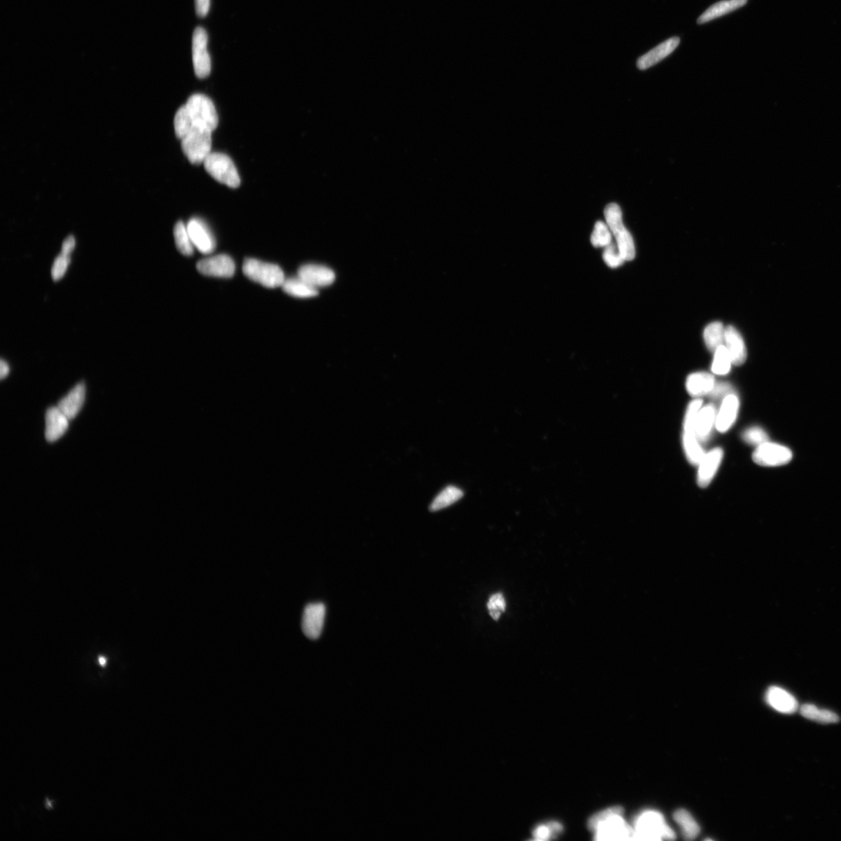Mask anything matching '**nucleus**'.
I'll use <instances>...</instances> for the list:
<instances>
[{"instance_id":"obj_41","label":"nucleus","mask_w":841,"mask_h":841,"mask_svg":"<svg viewBox=\"0 0 841 841\" xmlns=\"http://www.w3.org/2000/svg\"><path fill=\"white\" fill-rule=\"evenodd\" d=\"M196 12L199 17H205L211 8V0H195Z\"/></svg>"},{"instance_id":"obj_26","label":"nucleus","mask_w":841,"mask_h":841,"mask_svg":"<svg viewBox=\"0 0 841 841\" xmlns=\"http://www.w3.org/2000/svg\"><path fill=\"white\" fill-rule=\"evenodd\" d=\"M675 822L681 826L683 837L687 840L695 839L699 833V825L692 815L686 809H678L674 813Z\"/></svg>"},{"instance_id":"obj_3","label":"nucleus","mask_w":841,"mask_h":841,"mask_svg":"<svg viewBox=\"0 0 841 841\" xmlns=\"http://www.w3.org/2000/svg\"><path fill=\"white\" fill-rule=\"evenodd\" d=\"M606 224L615 236L617 247L625 261H633L636 249L633 237L625 229L623 222L621 208L616 204H610L605 209Z\"/></svg>"},{"instance_id":"obj_31","label":"nucleus","mask_w":841,"mask_h":841,"mask_svg":"<svg viewBox=\"0 0 841 841\" xmlns=\"http://www.w3.org/2000/svg\"><path fill=\"white\" fill-rule=\"evenodd\" d=\"M174 236L178 249L184 256H192L194 253L193 243L187 226L182 222L177 223L174 229Z\"/></svg>"},{"instance_id":"obj_21","label":"nucleus","mask_w":841,"mask_h":841,"mask_svg":"<svg viewBox=\"0 0 841 841\" xmlns=\"http://www.w3.org/2000/svg\"><path fill=\"white\" fill-rule=\"evenodd\" d=\"M716 408L713 404L699 410L695 423V434L699 442L705 443L709 440L716 424Z\"/></svg>"},{"instance_id":"obj_15","label":"nucleus","mask_w":841,"mask_h":841,"mask_svg":"<svg viewBox=\"0 0 841 841\" xmlns=\"http://www.w3.org/2000/svg\"><path fill=\"white\" fill-rule=\"evenodd\" d=\"M766 698L771 707L782 714H794L799 708L795 697L781 687H771L767 690Z\"/></svg>"},{"instance_id":"obj_22","label":"nucleus","mask_w":841,"mask_h":841,"mask_svg":"<svg viewBox=\"0 0 841 841\" xmlns=\"http://www.w3.org/2000/svg\"><path fill=\"white\" fill-rule=\"evenodd\" d=\"M715 385L713 376L708 372L692 373L686 379V389L694 397L710 395Z\"/></svg>"},{"instance_id":"obj_29","label":"nucleus","mask_w":841,"mask_h":841,"mask_svg":"<svg viewBox=\"0 0 841 841\" xmlns=\"http://www.w3.org/2000/svg\"><path fill=\"white\" fill-rule=\"evenodd\" d=\"M463 495L464 493L462 489L455 486H448L435 497L432 502L431 509L432 511H438L440 509L453 504V503L462 499Z\"/></svg>"},{"instance_id":"obj_42","label":"nucleus","mask_w":841,"mask_h":841,"mask_svg":"<svg viewBox=\"0 0 841 841\" xmlns=\"http://www.w3.org/2000/svg\"><path fill=\"white\" fill-rule=\"evenodd\" d=\"M76 245L75 238L73 236L67 237L62 245V252L61 253L70 255L73 250L75 249Z\"/></svg>"},{"instance_id":"obj_14","label":"nucleus","mask_w":841,"mask_h":841,"mask_svg":"<svg viewBox=\"0 0 841 841\" xmlns=\"http://www.w3.org/2000/svg\"><path fill=\"white\" fill-rule=\"evenodd\" d=\"M723 454L724 453L721 448H715V449L705 454L701 463L699 464L697 483L699 487H708L712 480H713L721 464Z\"/></svg>"},{"instance_id":"obj_20","label":"nucleus","mask_w":841,"mask_h":841,"mask_svg":"<svg viewBox=\"0 0 841 841\" xmlns=\"http://www.w3.org/2000/svg\"><path fill=\"white\" fill-rule=\"evenodd\" d=\"M85 400V385L77 384L58 404V408L69 419H75L82 410Z\"/></svg>"},{"instance_id":"obj_30","label":"nucleus","mask_w":841,"mask_h":841,"mask_svg":"<svg viewBox=\"0 0 841 841\" xmlns=\"http://www.w3.org/2000/svg\"><path fill=\"white\" fill-rule=\"evenodd\" d=\"M175 131L178 138L182 140L193 130V121L186 106L178 110L174 120Z\"/></svg>"},{"instance_id":"obj_23","label":"nucleus","mask_w":841,"mask_h":841,"mask_svg":"<svg viewBox=\"0 0 841 841\" xmlns=\"http://www.w3.org/2000/svg\"><path fill=\"white\" fill-rule=\"evenodd\" d=\"M747 1L748 0H724V1L718 2L710 6L698 18L697 23L703 24L717 19L718 17L732 13V12L744 7L747 3Z\"/></svg>"},{"instance_id":"obj_38","label":"nucleus","mask_w":841,"mask_h":841,"mask_svg":"<svg viewBox=\"0 0 841 841\" xmlns=\"http://www.w3.org/2000/svg\"><path fill=\"white\" fill-rule=\"evenodd\" d=\"M488 610L490 616L495 620H498L501 616V614L506 610V601L504 597L500 593H497L490 598L488 603Z\"/></svg>"},{"instance_id":"obj_13","label":"nucleus","mask_w":841,"mask_h":841,"mask_svg":"<svg viewBox=\"0 0 841 841\" xmlns=\"http://www.w3.org/2000/svg\"><path fill=\"white\" fill-rule=\"evenodd\" d=\"M193 244L204 254H210L216 248V242L211 233L201 220L193 218L187 226Z\"/></svg>"},{"instance_id":"obj_44","label":"nucleus","mask_w":841,"mask_h":841,"mask_svg":"<svg viewBox=\"0 0 841 841\" xmlns=\"http://www.w3.org/2000/svg\"><path fill=\"white\" fill-rule=\"evenodd\" d=\"M100 663L101 665L104 666V665H106V659H104L103 656H100Z\"/></svg>"},{"instance_id":"obj_16","label":"nucleus","mask_w":841,"mask_h":841,"mask_svg":"<svg viewBox=\"0 0 841 841\" xmlns=\"http://www.w3.org/2000/svg\"><path fill=\"white\" fill-rule=\"evenodd\" d=\"M680 43V39L678 37H673L667 41L662 42L661 44L652 49L645 55L637 60V67L641 70H647L656 64L661 62L662 59H665L675 48H677Z\"/></svg>"},{"instance_id":"obj_43","label":"nucleus","mask_w":841,"mask_h":841,"mask_svg":"<svg viewBox=\"0 0 841 841\" xmlns=\"http://www.w3.org/2000/svg\"><path fill=\"white\" fill-rule=\"evenodd\" d=\"M9 372L10 367L8 362L5 361L4 360H1V362H0V377H1V379L7 377Z\"/></svg>"},{"instance_id":"obj_7","label":"nucleus","mask_w":841,"mask_h":841,"mask_svg":"<svg viewBox=\"0 0 841 841\" xmlns=\"http://www.w3.org/2000/svg\"><path fill=\"white\" fill-rule=\"evenodd\" d=\"M204 164L207 173L218 182L231 188L240 185V177L236 165L225 153H211Z\"/></svg>"},{"instance_id":"obj_5","label":"nucleus","mask_w":841,"mask_h":841,"mask_svg":"<svg viewBox=\"0 0 841 841\" xmlns=\"http://www.w3.org/2000/svg\"><path fill=\"white\" fill-rule=\"evenodd\" d=\"M185 106L196 127L211 132L216 130L218 125V115L210 98L204 95H193L189 98Z\"/></svg>"},{"instance_id":"obj_28","label":"nucleus","mask_w":841,"mask_h":841,"mask_svg":"<svg viewBox=\"0 0 841 841\" xmlns=\"http://www.w3.org/2000/svg\"><path fill=\"white\" fill-rule=\"evenodd\" d=\"M724 330L726 329L720 322L711 323L705 328L703 339L710 352L715 353L718 348L724 346Z\"/></svg>"},{"instance_id":"obj_25","label":"nucleus","mask_w":841,"mask_h":841,"mask_svg":"<svg viewBox=\"0 0 841 841\" xmlns=\"http://www.w3.org/2000/svg\"><path fill=\"white\" fill-rule=\"evenodd\" d=\"M800 714L806 719L821 724H833L840 721L839 716L833 712L820 709L813 704H804L800 709Z\"/></svg>"},{"instance_id":"obj_9","label":"nucleus","mask_w":841,"mask_h":841,"mask_svg":"<svg viewBox=\"0 0 841 841\" xmlns=\"http://www.w3.org/2000/svg\"><path fill=\"white\" fill-rule=\"evenodd\" d=\"M753 462L764 466H778L788 464L793 459V452L781 444L766 443L757 446L753 455Z\"/></svg>"},{"instance_id":"obj_17","label":"nucleus","mask_w":841,"mask_h":841,"mask_svg":"<svg viewBox=\"0 0 841 841\" xmlns=\"http://www.w3.org/2000/svg\"><path fill=\"white\" fill-rule=\"evenodd\" d=\"M739 409V401L734 394L724 398L719 413L716 417V428L721 433H726L737 419Z\"/></svg>"},{"instance_id":"obj_33","label":"nucleus","mask_w":841,"mask_h":841,"mask_svg":"<svg viewBox=\"0 0 841 841\" xmlns=\"http://www.w3.org/2000/svg\"><path fill=\"white\" fill-rule=\"evenodd\" d=\"M594 247H606L612 243V233L610 227L603 222L596 223L591 238Z\"/></svg>"},{"instance_id":"obj_18","label":"nucleus","mask_w":841,"mask_h":841,"mask_svg":"<svg viewBox=\"0 0 841 841\" xmlns=\"http://www.w3.org/2000/svg\"><path fill=\"white\" fill-rule=\"evenodd\" d=\"M69 420L58 407L49 408L46 416V440L53 443L62 437L69 427Z\"/></svg>"},{"instance_id":"obj_8","label":"nucleus","mask_w":841,"mask_h":841,"mask_svg":"<svg viewBox=\"0 0 841 841\" xmlns=\"http://www.w3.org/2000/svg\"><path fill=\"white\" fill-rule=\"evenodd\" d=\"M208 36L206 30L196 28L193 35V62L196 77L204 79L210 75L211 60L207 50Z\"/></svg>"},{"instance_id":"obj_24","label":"nucleus","mask_w":841,"mask_h":841,"mask_svg":"<svg viewBox=\"0 0 841 841\" xmlns=\"http://www.w3.org/2000/svg\"><path fill=\"white\" fill-rule=\"evenodd\" d=\"M281 287L285 293L296 298H311L319 294L317 288L307 284L299 277L285 279Z\"/></svg>"},{"instance_id":"obj_37","label":"nucleus","mask_w":841,"mask_h":841,"mask_svg":"<svg viewBox=\"0 0 841 841\" xmlns=\"http://www.w3.org/2000/svg\"><path fill=\"white\" fill-rule=\"evenodd\" d=\"M70 256L61 253L55 260L52 268V277L55 281L62 278L70 265Z\"/></svg>"},{"instance_id":"obj_6","label":"nucleus","mask_w":841,"mask_h":841,"mask_svg":"<svg viewBox=\"0 0 841 841\" xmlns=\"http://www.w3.org/2000/svg\"><path fill=\"white\" fill-rule=\"evenodd\" d=\"M212 132L205 129L194 127L182 140V149L192 164L204 163L211 155Z\"/></svg>"},{"instance_id":"obj_39","label":"nucleus","mask_w":841,"mask_h":841,"mask_svg":"<svg viewBox=\"0 0 841 841\" xmlns=\"http://www.w3.org/2000/svg\"><path fill=\"white\" fill-rule=\"evenodd\" d=\"M561 825L558 822H550L547 825H541L538 826L533 831V837L538 840H546L550 839L554 835L558 834L561 831Z\"/></svg>"},{"instance_id":"obj_1","label":"nucleus","mask_w":841,"mask_h":841,"mask_svg":"<svg viewBox=\"0 0 841 841\" xmlns=\"http://www.w3.org/2000/svg\"><path fill=\"white\" fill-rule=\"evenodd\" d=\"M623 809L612 807L592 816L589 826L597 840H628L634 838V828L623 818Z\"/></svg>"},{"instance_id":"obj_2","label":"nucleus","mask_w":841,"mask_h":841,"mask_svg":"<svg viewBox=\"0 0 841 841\" xmlns=\"http://www.w3.org/2000/svg\"><path fill=\"white\" fill-rule=\"evenodd\" d=\"M675 833L663 815L656 811L643 812L636 820L634 838L637 840H674Z\"/></svg>"},{"instance_id":"obj_35","label":"nucleus","mask_w":841,"mask_h":841,"mask_svg":"<svg viewBox=\"0 0 841 841\" xmlns=\"http://www.w3.org/2000/svg\"><path fill=\"white\" fill-rule=\"evenodd\" d=\"M742 438L747 444L759 446L769 440L768 435L762 428L755 426L746 429L742 434Z\"/></svg>"},{"instance_id":"obj_34","label":"nucleus","mask_w":841,"mask_h":841,"mask_svg":"<svg viewBox=\"0 0 841 841\" xmlns=\"http://www.w3.org/2000/svg\"><path fill=\"white\" fill-rule=\"evenodd\" d=\"M702 404L703 401L699 399H696L690 404L685 417L684 432L695 433V423Z\"/></svg>"},{"instance_id":"obj_27","label":"nucleus","mask_w":841,"mask_h":841,"mask_svg":"<svg viewBox=\"0 0 841 841\" xmlns=\"http://www.w3.org/2000/svg\"><path fill=\"white\" fill-rule=\"evenodd\" d=\"M683 446L686 455L689 462L693 465H699L703 458L705 453L699 443L695 433L684 432Z\"/></svg>"},{"instance_id":"obj_12","label":"nucleus","mask_w":841,"mask_h":841,"mask_svg":"<svg viewBox=\"0 0 841 841\" xmlns=\"http://www.w3.org/2000/svg\"><path fill=\"white\" fill-rule=\"evenodd\" d=\"M298 277L316 288L329 286L335 280V274L332 270L316 265H306L301 267L298 271Z\"/></svg>"},{"instance_id":"obj_19","label":"nucleus","mask_w":841,"mask_h":841,"mask_svg":"<svg viewBox=\"0 0 841 841\" xmlns=\"http://www.w3.org/2000/svg\"><path fill=\"white\" fill-rule=\"evenodd\" d=\"M724 343L728 348L733 364L741 366L747 358L745 343L739 331L733 326H728L724 330Z\"/></svg>"},{"instance_id":"obj_36","label":"nucleus","mask_w":841,"mask_h":841,"mask_svg":"<svg viewBox=\"0 0 841 841\" xmlns=\"http://www.w3.org/2000/svg\"><path fill=\"white\" fill-rule=\"evenodd\" d=\"M603 259L606 265L611 268L622 266L625 261L620 254L617 245L613 242L605 248Z\"/></svg>"},{"instance_id":"obj_32","label":"nucleus","mask_w":841,"mask_h":841,"mask_svg":"<svg viewBox=\"0 0 841 841\" xmlns=\"http://www.w3.org/2000/svg\"><path fill=\"white\" fill-rule=\"evenodd\" d=\"M733 361L728 348L726 346H721L718 348L715 352V357L713 363H712L711 370L716 375L724 376L730 370Z\"/></svg>"},{"instance_id":"obj_40","label":"nucleus","mask_w":841,"mask_h":841,"mask_svg":"<svg viewBox=\"0 0 841 841\" xmlns=\"http://www.w3.org/2000/svg\"><path fill=\"white\" fill-rule=\"evenodd\" d=\"M733 386L728 383H718L714 386L713 390L710 392V395L715 399H720L726 397L729 395L733 394Z\"/></svg>"},{"instance_id":"obj_4","label":"nucleus","mask_w":841,"mask_h":841,"mask_svg":"<svg viewBox=\"0 0 841 841\" xmlns=\"http://www.w3.org/2000/svg\"><path fill=\"white\" fill-rule=\"evenodd\" d=\"M243 272L249 279L269 288L281 287L285 280L279 266L255 259L245 260Z\"/></svg>"},{"instance_id":"obj_10","label":"nucleus","mask_w":841,"mask_h":841,"mask_svg":"<svg viewBox=\"0 0 841 841\" xmlns=\"http://www.w3.org/2000/svg\"><path fill=\"white\" fill-rule=\"evenodd\" d=\"M198 272L211 277L230 278L236 272L234 261L228 255H218L200 261L196 265Z\"/></svg>"},{"instance_id":"obj_11","label":"nucleus","mask_w":841,"mask_h":841,"mask_svg":"<svg viewBox=\"0 0 841 841\" xmlns=\"http://www.w3.org/2000/svg\"><path fill=\"white\" fill-rule=\"evenodd\" d=\"M326 614V607L322 603H312L305 607L303 616V631L311 640L321 636Z\"/></svg>"}]
</instances>
